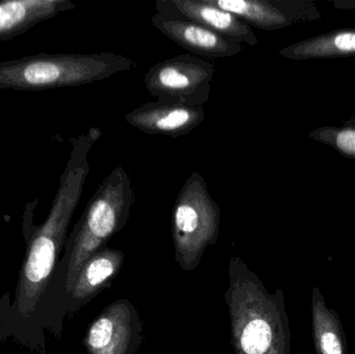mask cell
Returning <instances> with one entry per match:
<instances>
[{"label":"cell","instance_id":"5b68a950","mask_svg":"<svg viewBox=\"0 0 355 354\" xmlns=\"http://www.w3.org/2000/svg\"><path fill=\"white\" fill-rule=\"evenodd\" d=\"M220 222V208L209 193L206 181L200 172H192L173 210V240L182 269L191 272L200 265L206 249L218 239Z\"/></svg>","mask_w":355,"mask_h":354},{"label":"cell","instance_id":"ac0fdd59","mask_svg":"<svg viewBox=\"0 0 355 354\" xmlns=\"http://www.w3.org/2000/svg\"><path fill=\"white\" fill-rule=\"evenodd\" d=\"M335 6L341 8H355V1H335Z\"/></svg>","mask_w":355,"mask_h":354},{"label":"cell","instance_id":"52a82bcc","mask_svg":"<svg viewBox=\"0 0 355 354\" xmlns=\"http://www.w3.org/2000/svg\"><path fill=\"white\" fill-rule=\"evenodd\" d=\"M143 324L130 301L108 306L89 326L85 347L89 354H137L143 341Z\"/></svg>","mask_w":355,"mask_h":354},{"label":"cell","instance_id":"8fae6325","mask_svg":"<svg viewBox=\"0 0 355 354\" xmlns=\"http://www.w3.org/2000/svg\"><path fill=\"white\" fill-rule=\"evenodd\" d=\"M154 26L168 39L191 53L207 58H227L241 53L242 44L234 43L206 27L185 19L156 12L151 18Z\"/></svg>","mask_w":355,"mask_h":354},{"label":"cell","instance_id":"3957f363","mask_svg":"<svg viewBox=\"0 0 355 354\" xmlns=\"http://www.w3.org/2000/svg\"><path fill=\"white\" fill-rule=\"evenodd\" d=\"M135 68L114 53L37 54L0 62V89L42 91L104 80Z\"/></svg>","mask_w":355,"mask_h":354},{"label":"cell","instance_id":"2e32d148","mask_svg":"<svg viewBox=\"0 0 355 354\" xmlns=\"http://www.w3.org/2000/svg\"><path fill=\"white\" fill-rule=\"evenodd\" d=\"M310 139L334 148L344 157L355 159V123L343 126H323L309 134Z\"/></svg>","mask_w":355,"mask_h":354},{"label":"cell","instance_id":"30bf717a","mask_svg":"<svg viewBox=\"0 0 355 354\" xmlns=\"http://www.w3.org/2000/svg\"><path fill=\"white\" fill-rule=\"evenodd\" d=\"M125 118L141 132L178 139L198 128L204 122L205 112L202 107L148 102L127 114Z\"/></svg>","mask_w":355,"mask_h":354},{"label":"cell","instance_id":"ba28073f","mask_svg":"<svg viewBox=\"0 0 355 354\" xmlns=\"http://www.w3.org/2000/svg\"><path fill=\"white\" fill-rule=\"evenodd\" d=\"M263 30H277L295 23L319 20L320 12L311 0H208Z\"/></svg>","mask_w":355,"mask_h":354},{"label":"cell","instance_id":"8992f818","mask_svg":"<svg viewBox=\"0 0 355 354\" xmlns=\"http://www.w3.org/2000/svg\"><path fill=\"white\" fill-rule=\"evenodd\" d=\"M214 64L190 54L168 58L152 67L145 85L158 102L202 107L210 98Z\"/></svg>","mask_w":355,"mask_h":354},{"label":"cell","instance_id":"7a4b0ae2","mask_svg":"<svg viewBox=\"0 0 355 354\" xmlns=\"http://www.w3.org/2000/svg\"><path fill=\"white\" fill-rule=\"evenodd\" d=\"M225 291L235 354H291V332L281 288L273 294L234 256Z\"/></svg>","mask_w":355,"mask_h":354},{"label":"cell","instance_id":"277c9868","mask_svg":"<svg viewBox=\"0 0 355 354\" xmlns=\"http://www.w3.org/2000/svg\"><path fill=\"white\" fill-rule=\"evenodd\" d=\"M135 201L128 172L122 166H116L89 200L73 233L66 274L67 292L72 288L85 262L126 226Z\"/></svg>","mask_w":355,"mask_h":354},{"label":"cell","instance_id":"6da1fadb","mask_svg":"<svg viewBox=\"0 0 355 354\" xmlns=\"http://www.w3.org/2000/svg\"><path fill=\"white\" fill-rule=\"evenodd\" d=\"M92 147L87 134L75 141L49 215L29 243L15 299V309L24 317L37 307L58 261L89 172Z\"/></svg>","mask_w":355,"mask_h":354},{"label":"cell","instance_id":"5bb4252c","mask_svg":"<svg viewBox=\"0 0 355 354\" xmlns=\"http://www.w3.org/2000/svg\"><path fill=\"white\" fill-rule=\"evenodd\" d=\"M279 55L294 60L355 56V28H342L296 42L279 51Z\"/></svg>","mask_w":355,"mask_h":354},{"label":"cell","instance_id":"9c48e42d","mask_svg":"<svg viewBox=\"0 0 355 354\" xmlns=\"http://www.w3.org/2000/svg\"><path fill=\"white\" fill-rule=\"evenodd\" d=\"M155 6L159 14L198 23L234 43L258 44V37L250 25L208 0H158Z\"/></svg>","mask_w":355,"mask_h":354},{"label":"cell","instance_id":"7c38bea8","mask_svg":"<svg viewBox=\"0 0 355 354\" xmlns=\"http://www.w3.org/2000/svg\"><path fill=\"white\" fill-rule=\"evenodd\" d=\"M76 4L69 0H8L0 2V41L16 37L42 21Z\"/></svg>","mask_w":355,"mask_h":354},{"label":"cell","instance_id":"e0dca14e","mask_svg":"<svg viewBox=\"0 0 355 354\" xmlns=\"http://www.w3.org/2000/svg\"><path fill=\"white\" fill-rule=\"evenodd\" d=\"M87 135L91 143L94 145L101 137L102 131L99 128H91L89 132L87 133Z\"/></svg>","mask_w":355,"mask_h":354},{"label":"cell","instance_id":"9a60e30c","mask_svg":"<svg viewBox=\"0 0 355 354\" xmlns=\"http://www.w3.org/2000/svg\"><path fill=\"white\" fill-rule=\"evenodd\" d=\"M312 330L316 354H348V343L341 319L329 309L318 286L312 290Z\"/></svg>","mask_w":355,"mask_h":354},{"label":"cell","instance_id":"4fadbf2b","mask_svg":"<svg viewBox=\"0 0 355 354\" xmlns=\"http://www.w3.org/2000/svg\"><path fill=\"white\" fill-rule=\"evenodd\" d=\"M124 258L123 251L105 247L92 256L81 268L69 291L71 299L76 303H83L95 297L120 272Z\"/></svg>","mask_w":355,"mask_h":354}]
</instances>
